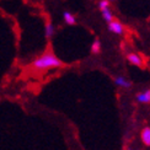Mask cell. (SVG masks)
Masks as SVG:
<instances>
[{
  "instance_id": "6da1fadb",
  "label": "cell",
  "mask_w": 150,
  "mask_h": 150,
  "mask_svg": "<svg viewBox=\"0 0 150 150\" xmlns=\"http://www.w3.org/2000/svg\"><path fill=\"white\" fill-rule=\"evenodd\" d=\"M33 68L38 70H45V69H49V68H59L62 67V62L55 57L53 53H45L43 55H41L40 58H37L33 62Z\"/></svg>"
},
{
  "instance_id": "7a4b0ae2",
  "label": "cell",
  "mask_w": 150,
  "mask_h": 150,
  "mask_svg": "<svg viewBox=\"0 0 150 150\" xmlns=\"http://www.w3.org/2000/svg\"><path fill=\"white\" fill-rule=\"evenodd\" d=\"M108 28H110V31H112V32H115L117 35H122L123 33V30H124L121 22L113 21V20H112L111 22H108Z\"/></svg>"
},
{
  "instance_id": "3957f363",
  "label": "cell",
  "mask_w": 150,
  "mask_h": 150,
  "mask_svg": "<svg viewBox=\"0 0 150 150\" xmlns=\"http://www.w3.org/2000/svg\"><path fill=\"white\" fill-rule=\"evenodd\" d=\"M128 60H129V63L133 64V65H137V67H142L143 65V58L140 57V55L135 54V53L128 54Z\"/></svg>"
},
{
  "instance_id": "277c9868",
  "label": "cell",
  "mask_w": 150,
  "mask_h": 150,
  "mask_svg": "<svg viewBox=\"0 0 150 150\" xmlns=\"http://www.w3.org/2000/svg\"><path fill=\"white\" fill-rule=\"evenodd\" d=\"M140 137H142V142L144 143L145 145L150 146V128L146 127V128L143 129V132H142Z\"/></svg>"
},
{
  "instance_id": "5b68a950",
  "label": "cell",
  "mask_w": 150,
  "mask_h": 150,
  "mask_svg": "<svg viewBox=\"0 0 150 150\" xmlns=\"http://www.w3.org/2000/svg\"><path fill=\"white\" fill-rule=\"evenodd\" d=\"M139 102H143V103H150V90H146L145 92H142V93H138L137 96Z\"/></svg>"
},
{
  "instance_id": "8992f818",
  "label": "cell",
  "mask_w": 150,
  "mask_h": 150,
  "mask_svg": "<svg viewBox=\"0 0 150 150\" xmlns=\"http://www.w3.org/2000/svg\"><path fill=\"white\" fill-rule=\"evenodd\" d=\"M116 84L118 86H122V87H130V83L128 80H126L124 78H121V76H118L116 79Z\"/></svg>"
},
{
  "instance_id": "52a82bcc",
  "label": "cell",
  "mask_w": 150,
  "mask_h": 150,
  "mask_svg": "<svg viewBox=\"0 0 150 150\" xmlns=\"http://www.w3.org/2000/svg\"><path fill=\"white\" fill-rule=\"evenodd\" d=\"M53 33H54V26L51 22H48L46 25V37L47 38H51V37L53 36Z\"/></svg>"
},
{
  "instance_id": "ba28073f",
  "label": "cell",
  "mask_w": 150,
  "mask_h": 150,
  "mask_svg": "<svg viewBox=\"0 0 150 150\" xmlns=\"http://www.w3.org/2000/svg\"><path fill=\"white\" fill-rule=\"evenodd\" d=\"M64 20L69 25H74L75 23V17L73 14H70V12H64Z\"/></svg>"
},
{
  "instance_id": "9c48e42d",
  "label": "cell",
  "mask_w": 150,
  "mask_h": 150,
  "mask_svg": "<svg viewBox=\"0 0 150 150\" xmlns=\"http://www.w3.org/2000/svg\"><path fill=\"white\" fill-rule=\"evenodd\" d=\"M102 15H103L105 20L107 21V22H111L112 20H113V17H112V14H111V11H110L108 8H106V9L102 10Z\"/></svg>"
},
{
  "instance_id": "30bf717a",
  "label": "cell",
  "mask_w": 150,
  "mask_h": 150,
  "mask_svg": "<svg viewBox=\"0 0 150 150\" xmlns=\"http://www.w3.org/2000/svg\"><path fill=\"white\" fill-rule=\"evenodd\" d=\"M100 51H101V43H100L98 40H96L91 46V52L92 53H98Z\"/></svg>"
},
{
  "instance_id": "8fae6325",
  "label": "cell",
  "mask_w": 150,
  "mask_h": 150,
  "mask_svg": "<svg viewBox=\"0 0 150 150\" xmlns=\"http://www.w3.org/2000/svg\"><path fill=\"white\" fill-rule=\"evenodd\" d=\"M108 4H110L108 0H102V1H100V9L103 10L106 8H108Z\"/></svg>"
},
{
  "instance_id": "7c38bea8",
  "label": "cell",
  "mask_w": 150,
  "mask_h": 150,
  "mask_svg": "<svg viewBox=\"0 0 150 150\" xmlns=\"http://www.w3.org/2000/svg\"><path fill=\"white\" fill-rule=\"evenodd\" d=\"M110 1H115V0H110Z\"/></svg>"
}]
</instances>
